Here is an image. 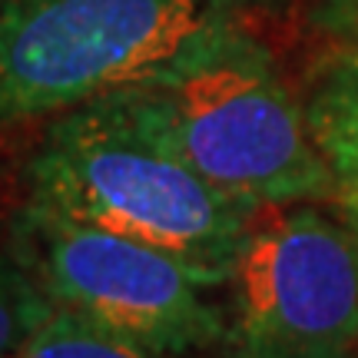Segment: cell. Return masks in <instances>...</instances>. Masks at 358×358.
<instances>
[{
	"mask_svg": "<svg viewBox=\"0 0 358 358\" xmlns=\"http://www.w3.org/2000/svg\"><path fill=\"white\" fill-rule=\"evenodd\" d=\"M299 96L332 179V206L358 236V47L325 40L302 73Z\"/></svg>",
	"mask_w": 358,
	"mask_h": 358,
	"instance_id": "8992f818",
	"label": "cell"
},
{
	"mask_svg": "<svg viewBox=\"0 0 358 358\" xmlns=\"http://www.w3.org/2000/svg\"><path fill=\"white\" fill-rule=\"evenodd\" d=\"M232 7L243 0H0V129L140 83Z\"/></svg>",
	"mask_w": 358,
	"mask_h": 358,
	"instance_id": "3957f363",
	"label": "cell"
},
{
	"mask_svg": "<svg viewBox=\"0 0 358 358\" xmlns=\"http://www.w3.org/2000/svg\"><path fill=\"white\" fill-rule=\"evenodd\" d=\"M308 24L329 43L358 47V0H312Z\"/></svg>",
	"mask_w": 358,
	"mask_h": 358,
	"instance_id": "9c48e42d",
	"label": "cell"
},
{
	"mask_svg": "<svg viewBox=\"0 0 358 358\" xmlns=\"http://www.w3.org/2000/svg\"><path fill=\"white\" fill-rule=\"evenodd\" d=\"M123 93L206 179L252 209L332 203L302 96L243 7L216 13Z\"/></svg>",
	"mask_w": 358,
	"mask_h": 358,
	"instance_id": "6da1fadb",
	"label": "cell"
},
{
	"mask_svg": "<svg viewBox=\"0 0 358 358\" xmlns=\"http://www.w3.org/2000/svg\"><path fill=\"white\" fill-rule=\"evenodd\" d=\"M50 315L53 302L27 272L7 226L0 232V358L17 355Z\"/></svg>",
	"mask_w": 358,
	"mask_h": 358,
	"instance_id": "52a82bcc",
	"label": "cell"
},
{
	"mask_svg": "<svg viewBox=\"0 0 358 358\" xmlns=\"http://www.w3.org/2000/svg\"><path fill=\"white\" fill-rule=\"evenodd\" d=\"M10 358H173V355L136 345L129 338L103 332V329L70 315V312L53 308V315L34 332V338Z\"/></svg>",
	"mask_w": 358,
	"mask_h": 358,
	"instance_id": "ba28073f",
	"label": "cell"
},
{
	"mask_svg": "<svg viewBox=\"0 0 358 358\" xmlns=\"http://www.w3.org/2000/svg\"><path fill=\"white\" fill-rule=\"evenodd\" d=\"M319 206L259 209L222 285L213 358H358V236Z\"/></svg>",
	"mask_w": 358,
	"mask_h": 358,
	"instance_id": "5b68a950",
	"label": "cell"
},
{
	"mask_svg": "<svg viewBox=\"0 0 358 358\" xmlns=\"http://www.w3.org/2000/svg\"><path fill=\"white\" fill-rule=\"evenodd\" d=\"M27 186L30 199L163 249L219 285L259 216L206 179L123 90L53 116Z\"/></svg>",
	"mask_w": 358,
	"mask_h": 358,
	"instance_id": "7a4b0ae2",
	"label": "cell"
},
{
	"mask_svg": "<svg viewBox=\"0 0 358 358\" xmlns=\"http://www.w3.org/2000/svg\"><path fill=\"white\" fill-rule=\"evenodd\" d=\"M13 245L53 308L173 358L222 338V285L163 249L106 232L27 196L10 216Z\"/></svg>",
	"mask_w": 358,
	"mask_h": 358,
	"instance_id": "277c9868",
	"label": "cell"
}]
</instances>
